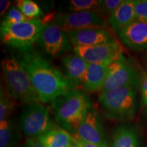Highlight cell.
I'll list each match as a JSON object with an SVG mask.
<instances>
[{"mask_svg":"<svg viewBox=\"0 0 147 147\" xmlns=\"http://www.w3.org/2000/svg\"><path fill=\"white\" fill-rule=\"evenodd\" d=\"M16 58L29 75L41 103L52 104L75 89L63 74L34 48L18 51Z\"/></svg>","mask_w":147,"mask_h":147,"instance_id":"1","label":"cell"},{"mask_svg":"<svg viewBox=\"0 0 147 147\" xmlns=\"http://www.w3.org/2000/svg\"><path fill=\"white\" fill-rule=\"evenodd\" d=\"M52 108L57 124L74 136L93 108V104L85 91L82 89H73L52 103Z\"/></svg>","mask_w":147,"mask_h":147,"instance_id":"2","label":"cell"},{"mask_svg":"<svg viewBox=\"0 0 147 147\" xmlns=\"http://www.w3.org/2000/svg\"><path fill=\"white\" fill-rule=\"evenodd\" d=\"M136 89L129 86L100 93L98 103L106 117L115 121L133 119L138 105Z\"/></svg>","mask_w":147,"mask_h":147,"instance_id":"3","label":"cell"},{"mask_svg":"<svg viewBox=\"0 0 147 147\" xmlns=\"http://www.w3.org/2000/svg\"><path fill=\"white\" fill-rule=\"evenodd\" d=\"M1 68L6 89L12 97L25 104L40 102L29 75L16 57L3 59Z\"/></svg>","mask_w":147,"mask_h":147,"instance_id":"4","label":"cell"},{"mask_svg":"<svg viewBox=\"0 0 147 147\" xmlns=\"http://www.w3.org/2000/svg\"><path fill=\"white\" fill-rule=\"evenodd\" d=\"M43 26L40 18L27 20L10 26H1V41L18 51L28 50L38 41Z\"/></svg>","mask_w":147,"mask_h":147,"instance_id":"5","label":"cell"},{"mask_svg":"<svg viewBox=\"0 0 147 147\" xmlns=\"http://www.w3.org/2000/svg\"><path fill=\"white\" fill-rule=\"evenodd\" d=\"M44 24L53 23L66 34L86 29L104 28L107 23L95 12H78L50 14L42 20Z\"/></svg>","mask_w":147,"mask_h":147,"instance_id":"6","label":"cell"},{"mask_svg":"<svg viewBox=\"0 0 147 147\" xmlns=\"http://www.w3.org/2000/svg\"><path fill=\"white\" fill-rule=\"evenodd\" d=\"M21 127L27 137L35 138L58 126L51 118L50 108L39 102L25 105L21 115Z\"/></svg>","mask_w":147,"mask_h":147,"instance_id":"7","label":"cell"},{"mask_svg":"<svg viewBox=\"0 0 147 147\" xmlns=\"http://www.w3.org/2000/svg\"><path fill=\"white\" fill-rule=\"evenodd\" d=\"M140 78L132 64L121 54L108 65V74L102 92L112 91L125 87H138Z\"/></svg>","mask_w":147,"mask_h":147,"instance_id":"8","label":"cell"},{"mask_svg":"<svg viewBox=\"0 0 147 147\" xmlns=\"http://www.w3.org/2000/svg\"><path fill=\"white\" fill-rule=\"evenodd\" d=\"M37 45L46 55L53 58L65 55L72 47L67 34L53 23L44 24Z\"/></svg>","mask_w":147,"mask_h":147,"instance_id":"9","label":"cell"},{"mask_svg":"<svg viewBox=\"0 0 147 147\" xmlns=\"http://www.w3.org/2000/svg\"><path fill=\"white\" fill-rule=\"evenodd\" d=\"M72 136L101 147H108L107 134L97 108L93 107L89 110L76 134Z\"/></svg>","mask_w":147,"mask_h":147,"instance_id":"10","label":"cell"},{"mask_svg":"<svg viewBox=\"0 0 147 147\" xmlns=\"http://www.w3.org/2000/svg\"><path fill=\"white\" fill-rule=\"evenodd\" d=\"M76 53L87 63L110 65L123 54L122 47L117 40L89 47L74 48Z\"/></svg>","mask_w":147,"mask_h":147,"instance_id":"11","label":"cell"},{"mask_svg":"<svg viewBox=\"0 0 147 147\" xmlns=\"http://www.w3.org/2000/svg\"><path fill=\"white\" fill-rule=\"evenodd\" d=\"M74 48L89 47L116 40L111 32L104 28H91L67 33Z\"/></svg>","mask_w":147,"mask_h":147,"instance_id":"12","label":"cell"},{"mask_svg":"<svg viewBox=\"0 0 147 147\" xmlns=\"http://www.w3.org/2000/svg\"><path fill=\"white\" fill-rule=\"evenodd\" d=\"M117 35L121 42L132 50H147L146 23L136 19Z\"/></svg>","mask_w":147,"mask_h":147,"instance_id":"13","label":"cell"},{"mask_svg":"<svg viewBox=\"0 0 147 147\" xmlns=\"http://www.w3.org/2000/svg\"><path fill=\"white\" fill-rule=\"evenodd\" d=\"M64 76L75 89H81L87 73L88 63L74 53L65 55L62 59Z\"/></svg>","mask_w":147,"mask_h":147,"instance_id":"14","label":"cell"},{"mask_svg":"<svg viewBox=\"0 0 147 147\" xmlns=\"http://www.w3.org/2000/svg\"><path fill=\"white\" fill-rule=\"evenodd\" d=\"M135 20L134 0H123L108 21L112 29L117 34Z\"/></svg>","mask_w":147,"mask_h":147,"instance_id":"15","label":"cell"},{"mask_svg":"<svg viewBox=\"0 0 147 147\" xmlns=\"http://www.w3.org/2000/svg\"><path fill=\"white\" fill-rule=\"evenodd\" d=\"M108 65L88 63L83 84V89L86 91L91 93L102 91L107 77Z\"/></svg>","mask_w":147,"mask_h":147,"instance_id":"16","label":"cell"},{"mask_svg":"<svg viewBox=\"0 0 147 147\" xmlns=\"http://www.w3.org/2000/svg\"><path fill=\"white\" fill-rule=\"evenodd\" d=\"M44 147H69L72 144L74 138L63 129H52L37 138Z\"/></svg>","mask_w":147,"mask_h":147,"instance_id":"17","label":"cell"},{"mask_svg":"<svg viewBox=\"0 0 147 147\" xmlns=\"http://www.w3.org/2000/svg\"><path fill=\"white\" fill-rule=\"evenodd\" d=\"M110 147H139L136 132L131 127H118L114 131Z\"/></svg>","mask_w":147,"mask_h":147,"instance_id":"18","label":"cell"},{"mask_svg":"<svg viewBox=\"0 0 147 147\" xmlns=\"http://www.w3.org/2000/svg\"><path fill=\"white\" fill-rule=\"evenodd\" d=\"M101 3L100 0H71L67 1L59 8L61 13L78 12H95L98 13Z\"/></svg>","mask_w":147,"mask_h":147,"instance_id":"19","label":"cell"},{"mask_svg":"<svg viewBox=\"0 0 147 147\" xmlns=\"http://www.w3.org/2000/svg\"><path fill=\"white\" fill-rule=\"evenodd\" d=\"M17 131L14 120L8 119L0 122V147H14Z\"/></svg>","mask_w":147,"mask_h":147,"instance_id":"20","label":"cell"},{"mask_svg":"<svg viewBox=\"0 0 147 147\" xmlns=\"http://www.w3.org/2000/svg\"><path fill=\"white\" fill-rule=\"evenodd\" d=\"M16 6L29 20L38 19L43 15V12L39 5L32 0H17Z\"/></svg>","mask_w":147,"mask_h":147,"instance_id":"21","label":"cell"},{"mask_svg":"<svg viewBox=\"0 0 147 147\" xmlns=\"http://www.w3.org/2000/svg\"><path fill=\"white\" fill-rule=\"evenodd\" d=\"M12 97L7 89L1 84L0 89V122L6 120L12 113L14 107Z\"/></svg>","mask_w":147,"mask_h":147,"instance_id":"22","label":"cell"},{"mask_svg":"<svg viewBox=\"0 0 147 147\" xmlns=\"http://www.w3.org/2000/svg\"><path fill=\"white\" fill-rule=\"evenodd\" d=\"M29 20L16 6H12L5 13L1 21V26H10Z\"/></svg>","mask_w":147,"mask_h":147,"instance_id":"23","label":"cell"},{"mask_svg":"<svg viewBox=\"0 0 147 147\" xmlns=\"http://www.w3.org/2000/svg\"><path fill=\"white\" fill-rule=\"evenodd\" d=\"M122 0H104L101 3L98 14L104 18L108 19L123 2Z\"/></svg>","mask_w":147,"mask_h":147,"instance_id":"24","label":"cell"},{"mask_svg":"<svg viewBox=\"0 0 147 147\" xmlns=\"http://www.w3.org/2000/svg\"><path fill=\"white\" fill-rule=\"evenodd\" d=\"M136 19L147 23V0H134Z\"/></svg>","mask_w":147,"mask_h":147,"instance_id":"25","label":"cell"},{"mask_svg":"<svg viewBox=\"0 0 147 147\" xmlns=\"http://www.w3.org/2000/svg\"><path fill=\"white\" fill-rule=\"evenodd\" d=\"M140 89L142 100L145 106H147V72H144L140 77Z\"/></svg>","mask_w":147,"mask_h":147,"instance_id":"26","label":"cell"},{"mask_svg":"<svg viewBox=\"0 0 147 147\" xmlns=\"http://www.w3.org/2000/svg\"><path fill=\"white\" fill-rule=\"evenodd\" d=\"M11 3L10 1H8V0H1L0 1V15L2 16L3 15L5 14V12H8V8L10 6Z\"/></svg>","mask_w":147,"mask_h":147,"instance_id":"27","label":"cell"},{"mask_svg":"<svg viewBox=\"0 0 147 147\" xmlns=\"http://www.w3.org/2000/svg\"><path fill=\"white\" fill-rule=\"evenodd\" d=\"M21 147H44L40 143L38 142V140L34 138H29L25 142V144L22 145Z\"/></svg>","mask_w":147,"mask_h":147,"instance_id":"28","label":"cell"},{"mask_svg":"<svg viewBox=\"0 0 147 147\" xmlns=\"http://www.w3.org/2000/svg\"><path fill=\"white\" fill-rule=\"evenodd\" d=\"M73 138L75 142L78 144V146L80 147H101L100 146H97L96 144H91V143L87 142H85V141L82 140L78 138H76V137H73Z\"/></svg>","mask_w":147,"mask_h":147,"instance_id":"29","label":"cell"},{"mask_svg":"<svg viewBox=\"0 0 147 147\" xmlns=\"http://www.w3.org/2000/svg\"><path fill=\"white\" fill-rule=\"evenodd\" d=\"M69 147H80V146H78V144H77V143L74 141V142L72 143V144H71V146H69Z\"/></svg>","mask_w":147,"mask_h":147,"instance_id":"30","label":"cell"},{"mask_svg":"<svg viewBox=\"0 0 147 147\" xmlns=\"http://www.w3.org/2000/svg\"><path fill=\"white\" fill-rule=\"evenodd\" d=\"M145 114H146V115L147 117V106H146V109H145Z\"/></svg>","mask_w":147,"mask_h":147,"instance_id":"31","label":"cell"},{"mask_svg":"<svg viewBox=\"0 0 147 147\" xmlns=\"http://www.w3.org/2000/svg\"><path fill=\"white\" fill-rule=\"evenodd\" d=\"M146 59H147V54H146Z\"/></svg>","mask_w":147,"mask_h":147,"instance_id":"32","label":"cell"}]
</instances>
